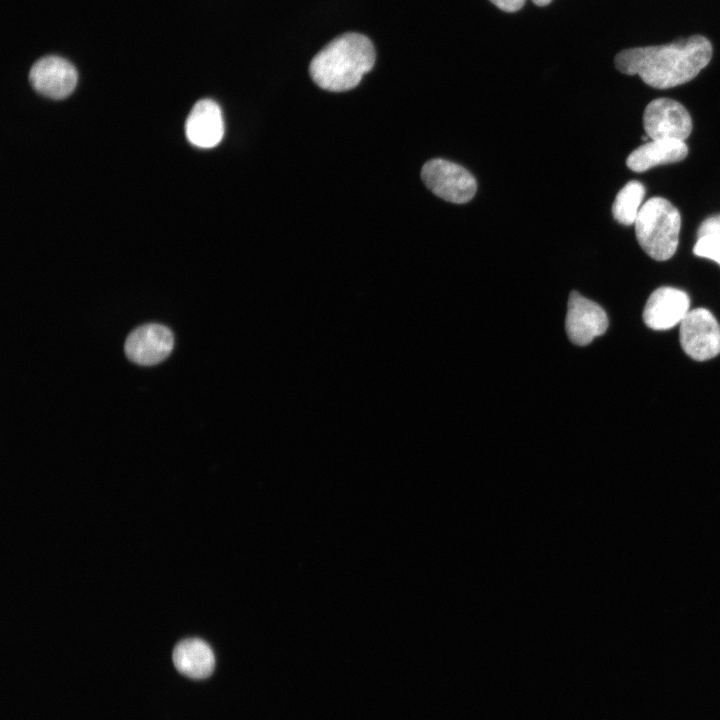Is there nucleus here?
I'll list each match as a JSON object with an SVG mask.
<instances>
[{"label": "nucleus", "mask_w": 720, "mask_h": 720, "mask_svg": "<svg viewBox=\"0 0 720 720\" xmlns=\"http://www.w3.org/2000/svg\"><path fill=\"white\" fill-rule=\"evenodd\" d=\"M711 57L710 41L693 35L666 45L622 50L615 57V66L624 74L638 75L653 88L667 89L691 81Z\"/></svg>", "instance_id": "obj_1"}, {"label": "nucleus", "mask_w": 720, "mask_h": 720, "mask_svg": "<svg viewBox=\"0 0 720 720\" xmlns=\"http://www.w3.org/2000/svg\"><path fill=\"white\" fill-rule=\"evenodd\" d=\"M375 49L369 38L346 33L327 44L312 59L309 72L322 89L342 92L356 87L375 63Z\"/></svg>", "instance_id": "obj_2"}, {"label": "nucleus", "mask_w": 720, "mask_h": 720, "mask_svg": "<svg viewBox=\"0 0 720 720\" xmlns=\"http://www.w3.org/2000/svg\"><path fill=\"white\" fill-rule=\"evenodd\" d=\"M641 248L654 260L671 258L678 247L681 216L667 199L652 197L641 207L634 223Z\"/></svg>", "instance_id": "obj_3"}, {"label": "nucleus", "mask_w": 720, "mask_h": 720, "mask_svg": "<svg viewBox=\"0 0 720 720\" xmlns=\"http://www.w3.org/2000/svg\"><path fill=\"white\" fill-rule=\"evenodd\" d=\"M421 178L436 196L456 204L470 201L477 190L476 180L468 170L445 159L427 161L422 167Z\"/></svg>", "instance_id": "obj_4"}, {"label": "nucleus", "mask_w": 720, "mask_h": 720, "mask_svg": "<svg viewBox=\"0 0 720 720\" xmlns=\"http://www.w3.org/2000/svg\"><path fill=\"white\" fill-rule=\"evenodd\" d=\"M679 340L684 352L704 361L720 354V325L705 308L690 310L679 324Z\"/></svg>", "instance_id": "obj_5"}, {"label": "nucleus", "mask_w": 720, "mask_h": 720, "mask_svg": "<svg viewBox=\"0 0 720 720\" xmlns=\"http://www.w3.org/2000/svg\"><path fill=\"white\" fill-rule=\"evenodd\" d=\"M643 126L651 140L685 141L691 134L692 120L681 103L670 98H658L646 106Z\"/></svg>", "instance_id": "obj_6"}, {"label": "nucleus", "mask_w": 720, "mask_h": 720, "mask_svg": "<svg viewBox=\"0 0 720 720\" xmlns=\"http://www.w3.org/2000/svg\"><path fill=\"white\" fill-rule=\"evenodd\" d=\"M173 346L174 335L168 327L148 323L130 332L125 340L124 351L130 361L151 366L165 360Z\"/></svg>", "instance_id": "obj_7"}, {"label": "nucleus", "mask_w": 720, "mask_h": 720, "mask_svg": "<svg viewBox=\"0 0 720 720\" xmlns=\"http://www.w3.org/2000/svg\"><path fill=\"white\" fill-rule=\"evenodd\" d=\"M565 328L571 342L585 346L605 333L608 317L599 304L572 291L567 305Z\"/></svg>", "instance_id": "obj_8"}, {"label": "nucleus", "mask_w": 720, "mask_h": 720, "mask_svg": "<svg viewBox=\"0 0 720 720\" xmlns=\"http://www.w3.org/2000/svg\"><path fill=\"white\" fill-rule=\"evenodd\" d=\"M78 75L75 67L59 56H46L34 63L29 72L32 87L40 94L63 99L76 87Z\"/></svg>", "instance_id": "obj_9"}, {"label": "nucleus", "mask_w": 720, "mask_h": 720, "mask_svg": "<svg viewBox=\"0 0 720 720\" xmlns=\"http://www.w3.org/2000/svg\"><path fill=\"white\" fill-rule=\"evenodd\" d=\"M686 292L673 287H660L649 296L643 310L645 324L654 330H668L679 325L690 311Z\"/></svg>", "instance_id": "obj_10"}, {"label": "nucleus", "mask_w": 720, "mask_h": 720, "mask_svg": "<svg viewBox=\"0 0 720 720\" xmlns=\"http://www.w3.org/2000/svg\"><path fill=\"white\" fill-rule=\"evenodd\" d=\"M189 142L200 148H212L220 143L224 122L220 107L210 99L198 101L190 111L186 125Z\"/></svg>", "instance_id": "obj_11"}, {"label": "nucleus", "mask_w": 720, "mask_h": 720, "mask_svg": "<svg viewBox=\"0 0 720 720\" xmlns=\"http://www.w3.org/2000/svg\"><path fill=\"white\" fill-rule=\"evenodd\" d=\"M687 154L685 141L651 140L633 150L626 159V165L634 172H644L654 166L682 161Z\"/></svg>", "instance_id": "obj_12"}, {"label": "nucleus", "mask_w": 720, "mask_h": 720, "mask_svg": "<svg viewBox=\"0 0 720 720\" xmlns=\"http://www.w3.org/2000/svg\"><path fill=\"white\" fill-rule=\"evenodd\" d=\"M176 669L187 677L204 679L215 668V656L210 646L203 640L192 638L180 641L172 654Z\"/></svg>", "instance_id": "obj_13"}, {"label": "nucleus", "mask_w": 720, "mask_h": 720, "mask_svg": "<svg viewBox=\"0 0 720 720\" xmlns=\"http://www.w3.org/2000/svg\"><path fill=\"white\" fill-rule=\"evenodd\" d=\"M645 195V187L639 181H629L618 192L612 205L614 219L623 225L635 223Z\"/></svg>", "instance_id": "obj_14"}, {"label": "nucleus", "mask_w": 720, "mask_h": 720, "mask_svg": "<svg viewBox=\"0 0 720 720\" xmlns=\"http://www.w3.org/2000/svg\"><path fill=\"white\" fill-rule=\"evenodd\" d=\"M693 252L698 257L711 259L720 265V235L698 237Z\"/></svg>", "instance_id": "obj_15"}, {"label": "nucleus", "mask_w": 720, "mask_h": 720, "mask_svg": "<svg viewBox=\"0 0 720 720\" xmlns=\"http://www.w3.org/2000/svg\"><path fill=\"white\" fill-rule=\"evenodd\" d=\"M710 234L720 235V214L706 218L697 230V238Z\"/></svg>", "instance_id": "obj_16"}, {"label": "nucleus", "mask_w": 720, "mask_h": 720, "mask_svg": "<svg viewBox=\"0 0 720 720\" xmlns=\"http://www.w3.org/2000/svg\"><path fill=\"white\" fill-rule=\"evenodd\" d=\"M500 10L505 12H516L525 4L526 0H489Z\"/></svg>", "instance_id": "obj_17"}, {"label": "nucleus", "mask_w": 720, "mask_h": 720, "mask_svg": "<svg viewBox=\"0 0 720 720\" xmlns=\"http://www.w3.org/2000/svg\"><path fill=\"white\" fill-rule=\"evenodd\" d=\"M532 2L537 6H546L551 3L552 0H532Z\"/></svg>", "instance_id": "obj_18"}]
</instances>
